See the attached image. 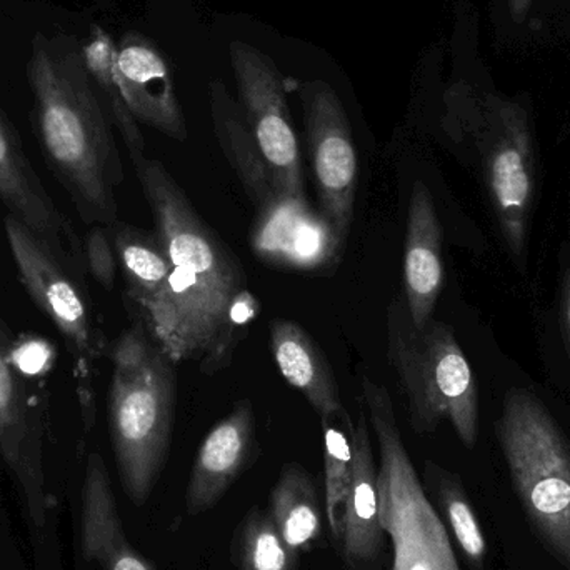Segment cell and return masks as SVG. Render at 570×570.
<instances>
[{"instance_id":"13","label":"cell","mask_w":570,"mask_h":570,"mask_svg":"<svg viewBox=\"0 0 570 570\" xmlns=\"http://www.w3.org/2000/svg\"><path fill=\"white\" fill-rule=\"evenodd\" d=\"M250 247L257 259L288 273H321L341 257V237L321 210L304 197H277L257 210L250 230Z\"/></svg>"},{"instance_id":"2","label":"cell","mask_w":570,"mask_h":570,"mask_svg":"<svg viewBox=\"0 0 570 570\" xmlns=\"http://www.w3.org/2000/svg\"><path fill=\"white\" fill-rule=\"evenodd\" d=\"M27 79L33 97V127L47 166L83 223L112 227L119 223L116 193L124 180L122 160L112 119L97 96L82 52L37 33Z\"/></svg>"},{"instance_id":"24","label":"cell","mask_w":570,"mask_h":570,"mask_svg":"<svg viewBox=\"0 0 570 570\" xmlns=\"http://www.w3.org/2000/svg\"><path fill=\"white\" fill-rule=\"evenodd\" d=\"M324 439L325 519L331 534L341 542L344 511L352 478L354 424L344 405L322 415Z\"/></svg>"},{"instance_id":"26","label":"cell","mask_w":570,"mask_h":570,"mask_svg":"<svg viewBox=\"0 0 570 570\" xmlns=\"http://www.w3.org/2000/svg\"><path fill=\"white\" fill-rule=\"evenodd\" d=\"M425 471H428L429 478L434 481L445 521H448L449 529H451L459 549L468 559L471 568L484 570L485 561H488V541H485L481 522H479L478 515L472 509L471 501H469L461 481L455 475L449 474L444 469L431 464V462H429Z\"/></svg>"},{"instance_id":"4","label":"cell","mask_w":570,"mask_h":570,"mask_svg":"<svg viewBox=\"0 0 570 570\" xmlns=\"http://www.w3.org/2000/svg\"><path fill=\"white\" fill-rule=\"evenodd\" d=\"M387 354L409 402L417 434L434 432L444 419L465 448L478 442L479 391L454 332L444 322H412L404 295L389 305Z\"/></svg>"},{"instance_id":"12","label":"cell","mask_w":570,"mask_h":570,"mask_svg":"<svg viewBox=\"0 0 570 570\" xmlns=\"http://www.w3.org/2000/svg\"><path fill=\"white\" fill-rule=\"evenodd\" d=\"M0 200L10 216L26 224L70 269L86 277L83 240L57 207L33 169L12 120L0 106Z\"/></svg>"},{"instance_id":"14","label":"cell","mask_w":570,"mask_h":570,"mask_svg":"<svg viewBox=\"0 0 570 570\" xmlns=\"http://www.w3.org/2000/svg\"><path fill=\"white\" fill-rule=\"evenodd\" d=\"M119 86L137 122L176 140H186L187 127L177 99L169 63L153 40L130 32L117 47Z\"/></svg>"},{"instance_id":"19","label":"cell","mask_w":570,"mask_h":570,"mask_svg":"<svg viewBox=\"0 0 570 570\" xmlns=\"http://www.w3.org/2000/svg\"><path fill=\"white\" fill-rule=\"evenodd\" d=\"M126 297L136 324L147 327L159 314L169 287V263L154 233L116 223L109 227Z\"/></svg>"},{"instance_id":"8","label":"cell","mask_w":570,"mask_h":570,"mask_svg":"<svg viewBox=\"0 0 570 570\" xmlns=\"http://www.w3.org/2000/svg\"><path fill=\"white\" fill-rule=\"evenodd\" d=\"M6 236L17 273L33 304L50 318L66 341L77 381L80 414L89 432L96 424L94 379L97 361L106 351L96 322L86 277L70 269L26 224L7 214Z\"/></svg>"},{"instance_id":"5","label":"cell","mask_w":570,"mask_h":570,"mask_svg":"<svg viewBox=\"0 0 570 570\" xmlns=\"http://www.w3.org/2000/svg\"><path fill=\"white\" fill-rule=\"evenodd\" d=\"M499 444L532 531L570 570V442L549 409L512 389L498 424Z\"/></svg>"},{"instance_id":"18","label":"cell","mask_w":570,"mask_h":570,"mask_svg":"<svg viewBox=\"0 0 570 570\" xmlns=\"http://www.w3.org/2000/svg\"><path fill=\"white\" fill-rule=\"evenodd\" d=\"M352 478L344 511L342 554L355 570H365L381 559L385 531L381 519L379 471L372 451L368 419L364 412L354 425Z\"/></svg>"},{"instance_id":"25","label":"cell","mask_w":570,"mask_h":570,"mask_svg":"<svg viewBox=\"0 0 570 570\" xmlns=\"http://www.w3.org/2000/svg\"><path fill=\"white\" fill-rule=\"evenodd\" d=\"M237 570H297L295 554L281 538L269 512L254 508L236 529L233 541Z\"/></svg>"},{"instance_id":"22","label":"cell","mask_w":570,"mask_h":570,"mask_svg":"<svg viewBox=\"0 0 570 570\" xmlns=\"http://www.w3.org/2000/svg\"><path fill=\"white\" fill-rule=\"evenodd\" d=\"M267 512L295 554L311 551L324 532L317 489L307 471L295 462H288L281 471Z\"/></svg>"},{"instance_id":"16","label":"cell","mask_w":570,"mask_h":570,"mask_svg":"<svg viewBox=\"0 0 570 570\" xmlns=\"http://www.w3.org/2000/svg\"><path fill=\"white\" fill-rule=\"evenodd\" d=\"M444 285L442 226L431 190L415 180L409 200L404 243V297L412 322L424 327L434 318L435 304Z\"/></svg>"},{"instance_id":"23","label":"cell","mask_w":570,"mask_h":570,"mask_svg":"<svg viewBox=\"0 0 570 570\" xmlns=\"http://www.w3.org/2000/svg\"><path fill=\"white\" fill-rule=\"evenodd\" d=\"M82 59L90 79L106 99L107 112L114 126L119 129L124 144L129 150L130 159L146 156V142L136 117L130 112L124 100L119 86V63H117V46L112 37L99 26L90 27L89 40L83 43Z\"/></svg>"},{"instance_id":"6","label":"cell","mask_w":570,"mask_h":570,"mask_svg":"<svg viewBox=\"0 0 570 570\" xmlns=\"http://www.w3.org/2000/svg\"><path fill=\"white\" fill-rule=\"evenodd\" d=\"M454 126L455 137L478 166L502 239L524 267L538 199V156L529 112L515 100L488 96L469 102Z\"/></svg>"},{"instance_id":"10","label":"cell","mask_w":570,"mask_h":570,"mask_svg":"<svg viewBox=\"0 0 570 570\" xmlns=\"http://www.w3.org/2000/svg\"><path fill=\"white\" fill-rule=\"evenodd\" d=\"M240 109L277 190L304 197L301 149L292 126L284 77L276 63L249 43H230Z\"/></svg>"},{"instance_id":"9","label":"cell","mask_w":570,"mask_h":570,"mask_svg":"<svg viewBox=\"0 0 570 570\" xmlns=\"http://www.w3.org/2000/svg\"><path fill=\"white\" fill-rule=\"evenodd\" d=\"M43 441L46 405L23 371L19 348L0 317V459L37 529L46 528L50 511Z\"/></svg>"},{"instance_id":"27","label":"cell","mask_w":570,"mask_h":570,"mask_svg":"<svg viewBox=\"0 0 570 570\" xmlns=\"http://www.w3.org/2000/svg\"><path fill=\"white\" fill-rule=\"evenodd\" d=\"M83 253H86L87 273L92 274L96 283L107 291L114 288L119 264H117L109 227L92 226L83 239Z\"/></svg>"},{"instance_id":"17","label":"cell","mask_w":570,"mask_h":570,"mask_svg":"<svg viewBox=\"0 0 570 570\" xmlns=\"http://www.w3.org/2000/svg\"><path fill=\"white\" fill-rule=\"evenodd\" d=\"M80 538L87 561L100 570H156L136 551L124 531L106 462L90 452L83 472Z\"/></svg>"},{"instance_id":"21","label":"cell","mask_w":570,"mask_h":570,"mask_svg":"<svg viewBox=\"0 0 570 570\" xmlns=\"http://www.w3.org/2000/svg\"><path fill=\"white\" fill-rule=\"evenodd\" d=\"M271 351L285 381L321 417L344 405L327 358L302 325L285 318L271 322Z\"/></svg>"},{"instance_id":"28","label":"cell","mask_w":570,"mask_h":570,"mask_svg":"<svg viewBox=\"0 0 570 570\" xmlns=\"http://www.w3.org/2000/svg\"><path fill=\"white\" fill-rule=\"evenodd\" d=\"M561 331L570 361V269L566 277L564 294H562Z\"/></svg>"},{"instance_id":"7","label":"cell","mask_w":570,"mask_h":570,"mask_svg":"<svg viewBox=\"0 0 570 570\" xmlns=\"http://www.w3.org/2000/svg\"><path fill=\"white\" fill-rule=\"evenodd\" d=\"M362 395L379 441L381 519L394 549L391 570H461L448 529L409 458L387 389L364 377Z\"/></svg>"},{"instance_id":"29","label":"cell","mask_w":570,"mask_h":570,"mask_svg":"<svg viewBox=\"0 0 570 570\" xmlns=\"http://www.w3.org/2000/svg\"><path fill=\"white\" fill-rule=\"evenodd\" d=\"M532 0H508L509 12H511L512 19L518 23L524 22L525 16H528L529 9H531Z\"/></svg>"},{"instance_id":"1","label":"cell","mask_w":570,"mask_h":570,"mask_svg":"<svg viewBox=\"0 0 570 570\" xmlns=\"http://www.w3.org/2000/svg\"><path fill=\"white\" fill-rule=\"evenodd\" d=\"M132 164L169 263L163 307L144 328L177 365L196 362L200 374H217L259 317V301L236 254L204 223L166 166L146 156Z\"/></svg>"},{"instance_id":"20","label":"cell","mask_w":570,"mask_h":570,"mask_svg":"<svg viewBox=\"0 0 570 570\" xmlns=\"http://www.w3.org/2000/svg\"><path fill=\"white\" fill-rule=\"evenodd\" d=\"M209 99L210 116L220 149L257 213L283 194L277 190L267 164L261 156L259 147L244 119L243 109L230 97L226 83L213 80L209 83Z\"/></svg>"},{"instance_id":"3","label":"cell","mask_w":570,"mask_h":570,"mask_svg":"<svg viewBox=\"0 0 570 570\" xmlns=\"http://www.w3.org/2000/svg\"><path fill=\"white\" fill-rule=\"evenodd\" d=\"M109 432L120 484L142 508L166 465L177 405V364L134 324L110 351Z\"/></svg>"},{"instance_id":"15","label":"cell","mask_w":570,"mask_h":570,"mask_svg":"<svg viewBox=\"0 0 570 570\" xmlns=\"http://www.w3.org/2000/svg\"><path fill=\"white\" fill-rule=\"evenodd\" d=\"M254 449V411L249 401L237 402L217 422L197 451L186 489V512L197 518L216 508L249 464Z\"/></svg>"},{"instance_id":"11","label":"cell","mask_w":570,"mask_h":570,"mask_svg":"<svg viewBox=\"0 0 570 570\" xmlns=\"http://www.w3.org/2000/svg\"><path fill=\"white\" fill-rule=\"evenodd\" d=\"M321 213L342 243L351 233L357 194V153L344 106L324 80L298 86Z\"/></svg>"}]
</instances>
